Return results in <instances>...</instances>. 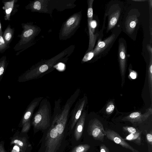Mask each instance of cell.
Here are the masks:
<instances>
[{"mask_svg":"<svg viewBox=\"0 0 152 152\" xmlns=\"http://www.w3.org/2000/svg\"><path fill=\"white\" fill-rule=\"evenodd\" d=\"M105 132L106 136L109 140L120 145L123 148L130 150L132 152H140L127 143L117 132L114 131L107 129L105 130Z\"/></svg>","mask_w":152,"mask_h":152,"instance_id":"9c48e42d","label":"cell"},{"mask_svg":"<svg viewBox=\"0 0 152 152\" xmlns=\"http://www.w3.org/2000/svg\"><path fill=\"white\" fill-rule=\"evenodd\" d=\"M91 28H95L96 26V23L95 21H91Z\"/></svg>","mask_w":152,"mask_h":152,"instance_id":"d6a6232c","label":"cell"},{"mask_svg":"<svg viewBox=\"0 0 152 152\" xmlns=\"http://www.w3.org/2000/svg\"><path fill=\"white\" fill-rule=\"evenodd\" d=\"M33 7L35 9L39 10L41 8V4L39 2L36 1L34 4Z\"/></svg>","mask_w":152,"mask_h":152,"instance_id":"f1b7e54d","label":"cell"},{"mask_svg":"<svg viewBox=\"0 0 152 152\" xmlns=\"http://www.w3.org/2000/svg\"><path fill=\"white\" fill-rule=\"evenodd\" d=\"M43 98V97H38L31 101L25 111L20 125V127H22L26 123L31 120L35 109L39 106Z\"/></svg>","mask_w":152,"mask_h":152,"instance_id":"8fae6325","label":"cell"},{"mask_svg":"<svg viewBox=\"0 0 152 152\" xmlns=\"http://www.w3.org/2000/svg\"><path fill=\"white\" fill-rule=\"evenodd\" d=\"M91 147L89 144L81 142L77 145L71 146L69 152H88Z\"/></svg>","mask_w":152,"mask_h":152,"instance_id":"9a60e30c","label":"cell"},{"mask_svg":"<svg viewBox=\"0 0 152 152\" xmlns=\"http://www.w3.org/2000/svg\"><path fill=\"white\" fill-rule=\"evenodd\" d=\"M121 9L117 4L112 6L108 12V26L107 32L113 28L116 24L119 17Z\"/></svg>","mask_w":152,"mask_h":152,"instance_id":"30bf717a","label":"cell"},{"mask_svg":"<svg viewBox=\"0 0 152 152\" xmlns=\"http://www.w3.org/2000/svg\"><path fill=\"white\" fill-rule=\"evenodd\" d=\"M138 22L137 17L135 14L130 15L127 17L125 23L126 31L129 34L132 33L135 29Z\"/></svg>","mask_w":152,"mask_h":152,"instance_id":"4fadbf2b","label":"cell"},{"mask_svg":"<svg viewBox=\"0 0 152 152\" xmlns=\"http://www.w3.org/2000/svg\"><path fill=\"white\" fill-rule=\"evenodd\" d=\"M100 152H110L108 148L104 144H102L100 146Z\"/></svg>","mask_w":152,"mask_h":152,"instance_id":"484cf974","label":"cell"},{"mask_svg":"<svg viewBox=\"0 0 152 152\" xmlns=\"http://www.w3.org/2000/svg\"><path fill=\"white\" fill-rule=\"evenodd\" d=\"M31 124V120L26 123L23 125L21 132L22 133H27L30 128Z\"/></svg>","mask_w":152,"mask_h":152,"instance_id":"44dd1931","label":"cell"},{"mask_svg":"<svg viewBox=\"0 0 152 152\" xmlns=\"http://www.w3.org/2000/svg\"><path fill=\"white\" fill-rule=\"evenodd\" d=\"M7 45L2 35H0V51H2L7 47Z\"/></svg>","mask_w":152,"mask_h":152,"instance_id":"603a6c76","label":"cell"},{"mask_svg":"<svg viewBox=\"0 0 152 152\" xmlns=\"http://www.w3.org/2000/svg\"><path fill=\"white\" fill-rule=\"evenodd\" d=\"M4 142L3 141H1L0 142V152H6L5 149Z\"/></svg>","mask_w":152,"mask_h":152,"instance_id":"f546056e","label":"cell"},{"mask_svg":"<svg viewBox=\"0 0 152 152\" xmlns=\"http://www.w3.org/2000/svg\"><path fill=\"white\" fill-rule=\"evenodd\" d=\"M0 35H2V32L1 29V25L0 20Z\"/></svg>","mask_w":152,"mask_h":152,"instance_id":"836d02e7","label":"cell"},{"mask_svg":"<svg viewBox=\"0 0 152 152\" xmlns=\"http://www.w3.org/2000/svg\"><path fill=\"white\" fill-rule=\"evenodd\" d=\"M86 133L94 139L103 142L105 130L101 122L96 118L90 120L86 126H84L83 134Z\"/></svg>","mask_w":152,"mask_h":152,"instance_id":"3957f363","label":"cell"},{"mask_svg":"<svg viewBox=\"0 0 152 152\" xmlns=\"http://www.w3.org/2000/svg\"><path fill=\"white\" fill-rule=\"evenodd\" d=\"M31 122L34 134L39 131L43 133L49 127L52 115L51 105L48 99L43 98Z\"/></svg>","mask_w":152,"mask_h":152,"instance_id":"7a4b0ae2","label":"cell"},{"mask_svg":"<svg viewBox=\"0 0 152 152\" xmlns=\"http://www.w3.org/2000/svg\"><path fill=\"white\" fill-rule=\"evenodd\" d=\"M23 152V151H22L21 150V152Z\"/></svg>","mask_w":152,"mask_h":152,"instance_id":"d590c367","label":"cell"},{"mask_svg":"<svg viewBox=\"0 0 152 152\" xmlns=\"http://www.w3.org/2000/svg\"><path fill=\"white\" fill-rule=\"evenodd\" d=\"M86 96L79 99L69 114L68 122V134L69 137L77 122L80 118L87 103Z\"/></svg>","mask_w":152,"mask_h":152,"instance_id":"277c9868","label":"cell"},{"mask_svg":"<svg viewBox=\"0 0 152 152\" xmlns=\"http://www.w3.org/2000/svg\"><path fill=\"white\" fill-rule=\"evenodd\" d=\"M148 86L151 101L152 97V57L150 56L148 71Z\"/></svg>","mask_w":152,"mask_h":152,"instance_id":"2e32d148","label":"cell"},{"mask_svg":"<svg viewBox=\"0 0 152 152\" xmlns=\"http://www.w3.org/2000/svg\"><path fill=\"white\" fill-rule=\"evenodd\" d=\"M21 151L19 147L17 144H15L11 152H20Z\"/></svg>","mask_w":152,"mask_h":152,"instance_id":"83f0119b","label":"cell"},{"mask_svg":"<svg viewBox=\"0 0 152 152\" xmlns=\"http://www.w3.org/2000/svg\"><path fill=\"white\" fill-rule=\"evenodd\" d=\"M152 113V108H150L147 112L143 114L140 112H134L124 118L122 120L128 121L133 124L140 123L147 119Z\"/></svg>","mask_w":152,"mask_h":152,"instance_id":"7c38bea8","label":"cell"},{"mask_svg":"<svg viewBox=\"0 0 152 152\" xmlns=\"http://www.w3.org/2000/svg\"><path fill=\"white\" fill-rule=\"evenodd\" d=\"M123 129L124 131L129 133V134H134L137 132L134 128L131 126H124L123 127Z\"/></svg>","mask_w":152,"mask_h":152,"instance_id":"7402d4cb","label":"cell"},{"mask_svg":"<svg viewBox=\"0 0 152 152\" xmlns=\"http://www.w3.org/2000/svg\"><path fill=\"white\" fill-rule=\"evenodd\" d=\"M124 40H119L118 48V58L120 70L122 78V82L124 84L126 65V45Z\"/></svg>","mask_w":152,"mask_h":152,"instance_id":"ba28073f","label":"cell"},{"mask_svg":"<svg viewBox=\"0 0 152 152\" xmlns=\"http://www.w3.org/2000/svg\"><path fill=\"white\" fill-rule=\"evenodd\" d=\"M130 76L132 79H135L136 78L137 74L136 72L133 70H130Z\"/></svg>","mask_w":152,"mask_h":152,"instance_id":"4dcf8cb0","label":"cell"},{"mask_svg":"<svg viewBox=\"0 0 152 152\" xmlns=\"http://www.w3.org/2000/svg\"><path fill=\"white\" fill-rule=\"evenodd\" d=\"M146 137L148 142L151 145H152V133H148L146 134Z\"/></svg>","mask_w":152,"mask_h":152,"instance_id":"4316f807","label":"cell"},{"mask_svg":"<svg viewBox=\"0 0 152 152\" xmlns=\"http://www.w3.org/2000/svg\"><path fill=\"white\" fill-rule=\"evenodd\" d=\"M125 139L127 140L133 141L136 143H140L141 142L140 133L137 132L134 134H130Z\"/></svg>","mask_w":152,"mask_h":152,"instance_id":"d6986e66","label":"cell"},{"mask_svg":"<svg viewBox=\"0 0 152 152\" xmlns=\"http://www.w3.org/2000/svg\"><path fill=\"white\" fill-rule=\"evenodd\" d=\"M33 32V30L31 28L25 27L24 30L21 35L20 40L17 44V45L20 46L27 42V39L32 35Z\"/></svg>","mask_w":152,"mask_h":152,"instance_id":"5bb4252c","label":"cell"},{"mask_svg":"<svg viewBox=\"0 0 152 152\" xmlns=\"http://www.w3.org/2000/svg\"><path fill=\"white\" fill-rule=\"evenodd\" d=\"M86 115V112L84 110L69 136V142L71 146L77 145L81 142Z\"/></svg>","mask_w":152,"mask_h":152,"instance_id":"5b68a950","label":"cell"},{"mask_svg":"<svg viewBox=\"0 0 152 152\" xmlns=\"http://www.w3.org/2000/svg\"><path fill=\"white\" fill-rule=\"evenodd\" d=\"M118 34L113 33L104 40L99 41L94 49L91 51L94 53L93 57L100 58L107 54L117 38Z\"/></svg>","mask_w":152,"mask_h":152,"instance_id":"8992f818","label":"cell"},{"mask_svg":"<svg viewBox=\"0 0 152 152\" xmlns=\"http://www.w3.org/2000/svg\"><path fill=\"white\" fill-rule=\"evenodd\" d=\"M115 108V106L112 101L108 103L106 108V112L108 114H111Z\"/></svg>","mask_w":152,"mask_h":152,"instance_id":"ffe728a7","label":"cell"},{"mask_svg":"<svg viewBox=\"0 0 152 152\" xmlns=\"http://www.w3.org/2000/svg\"><path fill=\"white\" fill-rule=\"evenodd\" d=\"M14 1L5 2L4 4V8L5 9L6 16L5 19L9 20L11 13L13 7Z\"/></svg>","mask_w":152,"mask_h":152,"instance_id":"ac0fdd59","label":"cell"},{"mask_svg":"<svg viewBox=\"0 0 152 152\" xmlns=\"http://www.w3.org/2000/svg\"><path fill=\"white\" fill-rule=\"evenodd\" d=\"M14 31L10 25H8L4 31L3 37L6 44L8 45L11 41Z\"/></svg>","mask_w":152,"mask_h":152,"instance_id":"e0dca14e","label":"cell"},{"mask_svg":"<svg viewBox=\"0 0 152 152\" xmlns=\"http://www.w3.org/2000/svg\"><path fill=\"white\" fill-rule=\"evenodd\" d=\"M5 64V59L2 60L0 62V78L4 72Z\"/></svg>","mask_w":152,"mask_h":152,"instance_id":"d4e9b609","label":"cell"},{"mask_svg":"<svg viewBox=\"0 0 152 152\" xmlns=\"http://www.w3.org/2000/svg\"><path fill=\"white\" fill-rule=\"evenodd\" d=\"M61 101V98L55 101L50 125L42 133L37 152H64L69 145L70 111L76 99L70 96L62 107Z\"/></svg>","mask_w":152,"mask_h":152,"instance_id":"6da1fadb","label":"cell"},{"mask_svg":"<svg viewBox=\"0 0 152 152\" xmlns=\"http://www.w3.org/2000/svg\"><path fill=\"white\" fill-rule=\"evenodd\" d=\"M10 139L11 145L17 144L23 152H31L32 146L27 133L16 132Z\"/></svg>","mask_w":152,"mask_h":152,"instance_id":"52a82bcc","label":"cell"},{"mask_svg":"<svg viewBox=\"0 0 152 152\" xmlns=\"http://www.w3.org/2000/svg\"><path fill=\"white\" fill-rule=\"evenodd\" d=\"M134 1H145V0H133Z\"/></svg>","mask_w":152,"mask_h":152,"instance_id":"e575fe53","label":"cell"},{"mask_svg":"<svg viewBox=\"0 0 152 152\" xmlns=\"http://www.w3.org/2000/svg\"><path fill=\"white\" fill-rule=\"evenodd\" d=\"M147 48L148 52L149 53V54L150 56L152 57V47L151 45H147Z\"/></svg>","mask_w":152,"mask_h":152,"instance_id":"1f68e13d","label":"cell"},{"mask_svg":"<svg viewBox=\"0 0 152 152\" xmlns=\"http://www.w3.org/2000/svg\"><path fill=\"white\" fill-rule=\"evenodd\" d=\"M94 56V53L91 51L88 53L84 57L83 61L84 62L88 61L92 59Z\"/></svg>","mask_w":152,"mask_h":152,"instance_id":"cb8c5ba5","label":"cell"}]
</instances>
